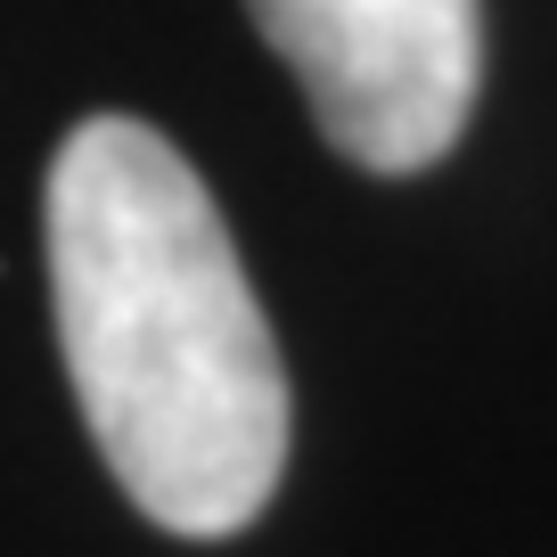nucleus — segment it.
Returning a JSON list of instances; mask_svg holds the SVG:
<instances>
[{
  "label": "nucleus",
  "mask_w": 557,
  "mask_h": 557,
  "mask_svg": "<svg viewBox=\"0 0 557 557\" xmlns=\"http://www.w3.org/2000/svg\"><path fill=\"white\" fill-rule=\"evenodd\" d=\"M41 213L66 377L115 484L181 541L255 524L287 468V369L197 164L139 115H90Z\"/></svg>",
  "instance_id": "1"
},
{
  "label": "nucleus",
  "mask_w": 557,
  "mask_h": 557,
  "mask_svg": "<svg viewBox=\"0 0 557 557\" xmlns=\"http://www.w3.org/2000/svg\"><path fill=\"white\" fill-rule=\"evenodd\" d=\"M336 157L426 173L459 148L484 83V0H246Z\"/></svg>",
  "instance_id": "2"
}]
</instances>
